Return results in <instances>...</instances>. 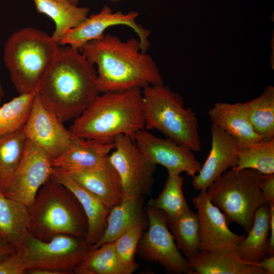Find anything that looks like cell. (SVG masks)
Listing matches in <instances>:
<instances>
[{"mask_svg":"<svg viewBox=\"0 0 274 274\" xmlns=\"http://www.w3.org/2000/svg\"><path fill=\"white\" fill-rule=\"evenodd\" d=\"M113 1H116V0H113Z\"/></svg>","mask_w":274,"mask_h":274,"instance_id":"41","label":"cell"},{"mask_svg":"<svg viewBox=\"0 0 274 274\" xmlns=\"http://www.w3.org/2000/svg\"><path fill=\"white\" fill-rule=\"evenodd\" d=\"M192 202L199 222V251H234L246 235L229 229L224 215L211 201L206 191L200 192Z\"/></svg>","mask_w":274,"mask_h":274,"instance_id":"15","label":"cell"},{"mask_svg":"<svg viewBox=\"0 0 274 274\" xmlns=\"http://www.w3.org/2000/svg\"><path fill=\"white\" fill-rule=\"evenodd\" d=\"M145 210L149 225L139 242L136 252L138 256L146 261L158 262L171 273L193 274L188 259L177 246L165 214L147 206Z\"/></svg>","mask_w":274,"mask_h":274,"instance_id":"9","label":"cell"},{"mask_svg":"<svg viewBox=\"0 0 274 274\" xmlns=\"http://www.w3.org/2000/svg\"><path fill=\"white\" fill-rule=\"evenodd\" d=\"M188 260L193 274H266L263 269L241 258L234 251H199Z\"/></svg>","mask_w":274,"mask_h":274,"instance_id":"21","label":"cell"},{"mask_svg":"<svg viewBox=\"0 0 274 274\" xmlns=\"http://www.w3.org/2000/svg\"><path fill=\"white\" fill-rule=\"evenodd\" d=\"M29 233L48 241L66 234L86 239L88 223L80 203L66 187L51 177L39 189L29 207Z\"/></svg>","mask_w":274,"mask_h":274,"instance_id":"4","label":"cell"},{"mask_svg":"<svg viewBox=\"0 0 274 274\" xmlns=\"http://www.w3.org/2000/svg\"><path fill=\"white\" fill-rule=\"evenodd\" d=\"M51 177L71 191L82 206L88 223L86 241L90 247L102 236L112 209L63 170L53 167Z\"/></svg>","mask_w":274,"mask_h":274,"instance_id":"17","label":"cell"},{"mask_svg":"<svg viewBox=\"0 0 274 274\" xmlns=\"http://www.w3.org/2000/svg\"><path fill=\"white\" fill-rule=\"evenodd\" d=\"M26 141L23 128L0 138V191L7 185L19 164Z\"/></svg>","mask_w":274,"mask_h":274,"instance_id":"31","label":"cell"},{"mask_svg":"<svg viewBox=\"0 0 274 274\" xmlns=\"http://www.w3.org/2000/svg\"><path fill=\"white\" fill-rule=\"evenodd\" d=\"M59 45L52 36L34 28H23L11 35L5 46L4 60L19 94L38 92Z\"/></svg>","mask_w":274,"mask_h":274,"instance_id":"5","label":"cell"},{"mask_svg":"<svg viewBox=\"0 0 274 274\" xmlns=\"http://www.w3.org/2000/svg\"><path fill=\"white\" fill-rule=\"evenodd\" d=\"M138 16L139 13L133 11L127 13L113 12L109 6H104L99 12L91 14L77 26L66 31L59 40V44L79 49L84 44L102 37L109 27L123 25L135 31L141 50L146 52L150 46L148 38L150 32L136 23L135 19Z\"/></svg>","mask_w":274,"mask_h":274,"instance_id":"13","label":"cell"},{"mask_svg":"<svg viewBox=\"0 0 274 274\" xmlns=\"http://www.w3.org/2000/svg\"><path fill=\"white\" fill-rule=\"evenodd\" d=\"M145 129H156L167 138L193 151L201 149L196 113L185 108L182 97L162 85L142 89Z\"/></svg>","mask_w":274,"mask_h":274,"instance_id":"6","label":"cell"},{"mask_svg":"<svg viewBox=\"0 0 274 274\" xmlns=\"http://www.w3.org/2000/svg\"><path fill=\"white\" fill-rule=\"evenodd\" d=\"M114 148L113 141L77 137L67 151L52 160V164L66 172L93 168L102 164Z\"/></svg>","mask_w":274,"mask_h":274,"instance_id":"19","label":"cell"},{"mask_svg":"<svg viewBox=\"0 0 274 274\" xmlns=\"http://www.w3.org/2000/svg\"><path fill=\"white\" fill-rule=\"evenodd\" d=\"M144 230L141 226L133 227L113 242L116 253L123 263L128 265L136 263L134 261V256Z\"/></svg>","mask_w":274,"mask_h":274,"instance_id":"33","label":"cell"},{"mask_svg":"<svg viewBox=\"0 0 274 274\" xmlns=\"http://www.w3.org/2000/svg\"><path fill=\"white\" fill-rule=\"evenodd\" d=\"M206 192L213 203L224 215L228 225L235 222L247 233L257 210L268 204L253 180L242 171L232 169L224 173Z\"/></svg>","mask_w":274,"mask_h":274,"instance_id":"7","label":"cell"},{"mask_svg":"<svg viewBox=\"0 0 274 274\" xmlns=\"http://www.w3.org/2000/svg\"><path fill=\"white\" fill-rule=\"evenodd\" d=\"M243 104L255 131L261 140L274 139V87H266L259 96Z\"/></svg>","mask_w":274,"mask_h":274,"instance_id":"28","label":"cell"},{"mask_svg":"<svg viewBox=\"0 0 274 274\" xmlns=\"http://www.w3.org/2000/svg\"><path fill=\"white\" fill-rule=\"evenodd\" d=\"M26 269L23 252L15 253L0 262V274H23Z\"/></svg>","mask_w":274,"mask_h":274,"instance_id":"35","label":"cell"},{"mask_svg":"<svg viewBox=\"0 0 274 274\" xmlns=\"http://www.w3.org/2000/svg\"><path fill=\"white\" fill-rule=\"evenodd\" d=\"M74 4L77 5L78 3L79 0H71Z\"/></svg>","mask_w":274,"mask_h":274,"instance_id":"40","label":"cell"},{"mask_svg":"<svg viewBox=\"0 0 274 274\" xmlns=\"http://www.w3.org/2000/svg\"><path fill=\"white\" fill-rule=\"evenodd\" d=\"M211 148L204 163L193 177L196 191H207L209 187L229 169L237 164L236 141L217 125L211 126Z\"/></svg>","mask_w":274,"mask_h":274,"instance_id":"16","label":"cell"},{"mask_svg":"<svg viewBox=\"0 0 274 274\" xmlns=\"http://www.w3.org/2000/svg\"><path fill=\"white\" fill-rule=\"evenodd\" d=\"M62 123L54 113L43 105L37 92L23 129L26 139L44 150L52 160L67 151L77 138Z\"/></svg>","mask_w":274,"mask_h":274,"instance_id":"12","label":"cell"},{"mask_svg":"<svg viewBox=\"0 0 274 274\" xmlns=\"http://www.w3.org/2000/svg\"><path fill=\"white\" fill-rule=\"evenodd\" d=\"M17 252L10 244L0 236V262Z\"/></svg>","mask_w":274,"mask_h":274,"instance_id":"37","label":"cell"},{"mask_svg":"<svg viewBox=\"0 0 274 274\" xmlns=\"http://www.w3.org/2000/svg\"><path fill=\"white\" fill-rule=\"evenodd\" d=\"M148 225L149 219L144 207L143 196L124 197L119 204L111 210L102 236L90 247V250L114 242L133 227L140 226L146 230Z\"/></svg>","mask_w":274,"mask_h":274,"instance_id":"18","label":"cell"},{"mask_svg":"<svg viewBox=\"0 0 274 274\" xmlns=\"http://www.w3.org/2000/svg\"><path fill=\"white\" fill-rule=\"evenodd\" d=\"M183 178L180 175L168 173L164 187L156 198L151 199L147 206L163 212L167 218H173L190 209L183 191Z\"/></svg>","mask_w":274,"mask_h":274,"instance_id":"30","label":"cell"},{"mask_svg":"<svg viewBox=\"0 0 274 274\" xmlns=\"http://www.w3.org/2000/svg\"><path fill=\"white\" fill-rule=\"evenodd\" d=\"M212 123L233 137L239 146L261 141L255 131L243 103L219 102L208 112Z\"/></svg>","mask_w":274,"mask_h":274,"instance_id":"22","label":"cell"},{"mask_svg":"<svg viewBox=\"0 0 274 274\" xmlns=\"http://www.w3.org/2000/svg\"><path fill=\"white\" fill-rule=\"evenodd\" d=\"M241 171L259 187L268 204L274 202V174H265L250 168Z\"/></svg>","mask_w":274,"mask_h":274,"instance_id":"34","label":"cell"},{"mask_svg":"<svg viewBox=\"0 0 274 274\" xmlns=\"http://www.w3.org/2000/svg\"><path fill=\"white\" fill-rule=\"evenodd\" d=\"M53 171L50 156L34 143L26 139L21 161L8 184L1 192L6 197L29 207Z\"/></svg>","mask_w":274,"mask_h":274,"instance_id":"11","label":"cell"},{"mask_svg":"<svg viewBox=\"0 0 274 274\" xmlns=\"http://www.w3.org/2000/svg\"><path fill=\"white\" fill-rule=\"evenodd\" d=\"M166 219L177 246L183 256L188 260L197 254L199 251L200 235L196 214L190 209L178 217Z\"/></svg>","mask_w":274,"mask_h":274,"instance_id":"27","label":"cell"},{"mask_svg":"<svg viewBox=\"0 0 274 274\" xmlns=\"http://www.w3.org/2000/svg\"><path fill=\"white\" fill-rule=\"evenodd\" d=\"M145 129L142 90L140 88L103 93L77 118L69 130L75 136L113 141L119 134L134 141Z\"/></svg>","mask_w":274,"mask_h":274,"instance_id":"3","label":"cell"},{"mask_svg":"<svg viewBox=\"0 0 274 274\" xmlns=\"http://www.w3.org/2000/svg\"><path fill=\"white\" fill-rule=\"evenodd\" d=\"M134 142L142 154L152 163L161 165L168 173L194 177L201 165L193 151L168 138L163 139L143 129L135 134Z\"/></svg>","mask_w":274,"mask_h":274,"instance_id":"14","label":"cell"},{"mask_svg":"<svg viewBox=\"0 0 274 274\" xmlns=\"http://www.w3.org/2000/svg\"><path fill=\"white\" fill-rule=\"evenodd\" d=\"M2 93H3L2 88V86H1V83H0V100H1L2 96Z\"/></svg>","mask_w":274,"mask_h":274,"instance_id":"39","label":"cell"},{"mask_svg":"<svg viewBox=\"0 0 274 274\" xmlns=\"http://www.w3.org/2000/svg\"><path fill=\"white\" fill-rule=\"evenodd\" d=\"M270 213L269 234L268 241V255H274V202L268 203Z\"/></svg>","mask_w":274,"mask_h":274,"instance_id":"36","label":"cell"},{"mask_svg":"<svg viewBox=\"0 0 274 274\" xmlns=\"http://www.w3.org/2000/svg\"><path fill=\"white\" fill-rule=\"evenodd\" d=\"M66 173L111 209L119 204L124 198L119 176L108 157L97 167Z\"/></svg>","mask_w":274,"mask_h":274,"instance_id":"20","label":"cell"},{"mask_svg":"<svg viewBox=\"0 0 274 274\" xmlns=\"http://www.w3.org/2000/svg\"><path fill=\"white\" fill-rule=\"evenodd\" d=\"M235 153L237 164L231 168L234 171L250 168L265 174H274V139L246 146L237 144Z\"/></svg>","mask_w":274,"mask_h":274,"instance_id":"29","label":"cell"},{"mask_svg":"<svg viewBox=\"0 0 274 274\" xmlns=\"http://www.w3.org/2000/svg\"><path fill=\"white\" fill-rule=\"evenodd\" d=\"M253 263L265 270L266 274L274 273V255L268 256L258 262Z\"/></svg>","mask_w":274,"mask_h":274,"instance_id":"38","label":"cell"},{"mask_svg":"<svg viewBox=\"0 0 274 274\" xmlns=\"http://www.w3.org/2000/svg\"><path fill=\"white\" fill-rule=\"evenodd\" d=\"M136 263L128 265L119 258L113 242L89 250L74 270L76 274H131L138 268Z\"/></svg>","mask_w":274,"mask_h":274,"instance_id":"26","label":"cell"},{"mask_svg":"<svg viewBox=\"0 0 274 274\" xmlns=\"http://www.w3.org/2000/svg\"><path fill=\"white\" fill-rule=\"evenodd\" d=\"M36 93L19 94L0 107V138L24 127Z\"/></svg>","mask_w":274,"mask_h":274,"instance_id":"32","label":"cell"},{"mask_svg":"<svg viewBox=\"0 0 274 274\" xmlns=\"http://www.w3.org/2000/svg\"><path fill=\"white\" fill-rule=\"evenodd\" d=\"M37 93L62 123L75 119L100 93L97 72L79 49L59 47Z\"/></svg>","mask_w":274,"mask_h":274,"instance_id":"2","label":"cell"},{"mask_svg":"<svg viewBox=\"0 0 274 274\" xmlns=\"http://www.w3.org/2000/svg\"><path fill=\"white\" fill-rule=\"evenodd\" d=\"M39 13L45 14L55 24L52 36L59 43L63 35L76 27L87 17V7H79L71 0H33Z\"/></svg>","mask_w":274,"mask_h":274,"instance_id":"25","label":"cell"},{"mask_svg":"<svg viewBox=\"0 0 274 274\" xmlns=\"http://www.w3.org/2000/svg\"><path fill=\"white\" fill-rule=\"evenodd\" d=\"M29 207L0 191V236L20 251L29 234Z\"/></svg>","mask_w":274,"mask_h":274,"instance_id":"23","label":"cell"},{"mask_svg":"<svg viewBox=\"0 0 274 274\" xmlns=\"http://www.w3.org/2000/svg\"><path fill=\"white\" fill-rule=\"evenodd\" d=\"M79 49L97 66L100 92L142 89L163 84L158 68L152 57L141 50L139 39L124 41L107 34L84 44Z\"/></svg>","mask_w":274,"mask_h":274,"instance_id":"1","label":"cell"},{"mask_svg":"<svg viewBox=\"0 0 274 274\" xmlns=\"http://www.w3.org/2000/svg\"><path fill=\"white\" fill-rule=\"evenodd\" d=\"M269 225V207L265 204L256 211L247 235L234 249L236 254L251 263L258 262L268 256Z\"/></svg>","mask_w":274,"mask_h":274,"instance_id":"24","label":"cell"},{"mask_svg":"<svg viewBox=\"0 0 274 274\" xmlns=\"http://www.w3.org/2000/svg\"><path fill=\"white\" fill-rule=\"evenodd\" d=\"M89 250L90 245L85 238L60 234L48 241H42L29 233L21 250L26 269L47 268L61 274H71L74 273Z\"/></svg>","mask_w":274,"mask_h":274,"instance_id":"8","label":"cell"},{"mask_svg":"<svg viewBox=\"0 0 274 274\" xmlns=\"http://www.w3.org/2000/svg\"><path fill=\"white\" fill-rule=\"evenodd\" d=\"M113 142L114 148L108 159L119 176L124 197L149 194L156 165L142 154L129 136L119 134Z\"/></svg>","mask_w":274,"mask_h":274,"instance_id":"10","label":"cell"}]
</instances>
